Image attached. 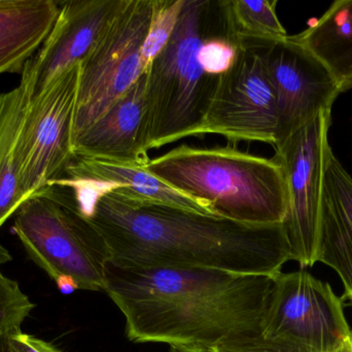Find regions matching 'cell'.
I'll list each match as a JSON object with an SVG mask.
<instances>
[{
    "label": "cell",
    "instance_id": "obj_16",
    "mask_svg": "<svg viewBox=\"0 0 352 352\" xmlns=\"http://www.w3.org/2000/svg\"><path fill=\"white\" fill-rule=\"evenodd\" d=\"M59 10L55 0H0V74H22L51 32Z\"/></svg>",
    "mask_w": 352,
    "mask_h": 352
},
{
    "label": "cell",
    "instance_id": "obj_19",
    "mask_svg": "<svg viewBox=\"0 0 352 352\" xmlns=\"http://www.w3.org/2000/svg\"><path fill=\"white\" fill-rule=\"evenodd\" d=\"M232 39L245 41H278L289 37L276 12L277 1L221 0Z\"/></svg>",
    "mask_w": 352,
    "mask_h": 352
},
{
    "label": "cell",
    "instance_id": "obj_24",
    "mask_svg": "<svg viewBox=\"0 0 352 352\" xmlns=\"http://www.w3.org/2000/svg\"><path fill=\"white\" fill-rule=\"evenodd\" d=\"M10 345L12 352H61L52 343L25 334L21 329L10 332Z\"/></svg>",
    "mask_w": 352,
    "mask_h": 352
},
{
    "label": "cell",
    "instance_id": "obj_13",
    "mask_svg": "<svg viewBox=\"0 0 352 352\" xmlns=\"http://www.w3.org/2000/svg\"><path fill=\"white\" fill-rule=\"evenodd\" d=\"M148 72L94 124L72 143L74 155L146 167Z\"/></svg>",
    "mask_w": 352,
    "mask_h": 352
},
{
    "label": "cell",
    "instance_id": "obj_27",
    "mask_svg": "<svg viewBox=\"0 0 352 352\" xmlns=\"http://www.w3.org/2000/svg\"><path fill=\"white\" fill-rule=\"evenodd\" d=\"M169 352H215V351H210V349H195V347L175 346V345H173V346H170Z\"/></svg>",
    "mask_w": 352,
    "mask_h": 352
},
{
    "label": "cell",
    "instance_id": "obj_7",
    "mask_svg": "<svg viewBox=\"0 0 352 352\" xmlns=\"http://www.w3.org/2000/svg\"><path fill=\"white\" fill-rule=\"evenodd\" d=\"M80 64L29 101L18 145L19 186L25 200L61 177L74 157Z\"/></svg>",
    "mask_w": 352,
    "mask_h": 352
},
{
    "label": "cell",
    "instance_id": "obj_10",
    "mask_svg": "<svg viewBox=\"0 0 352 352\" xmlns=\"http://www.w3.org/2000/svg\"><path fill=\"white\" fill-rule=\"evenodd\" d=\"M332 111L324 112L277 144L275 158L283 165L287 186L283 225L292 260L302 269L316 265L322 209L324 146L329 140Z\"/></svg>",
    "mask_w": 352,
    "mask_h": 352
},
{
    "label": "cell",
    "instance_id": "obj_2",
    "mask_svg": "<svg viewBox=\"0 0 352 352\" xmlns=\"http://www.w3.org/2000/svg\"><path fill=\"white\" fill-rule=\"evenodd\" d=\"M86 218L121 264L275 276L292 260L283 223L248 225L113 191L99 196Z\"/></svg>",
    "mask_w": 352,
    "mask_h": 352
},
{
    "label": "cell",
    "instance_id": "obj_25",
    "mask_svg": "<svg viewBox=\"0 0 352 352\" xmlns=\"http://www.w3.org/2000/svg\"><path fill=\"white\" fill-rule=\"evenodd\" d=\"M58 289L62 295H72L74 291L80 289V285L72 277L67 275H61L55 280Z\"/></svg>",
    "mask_w": 352,
    "mask_h": 352
},
{
    "label": "cell",
    "instance_id": "obj_18",
    "mask_svg": "<svg viewBox=\"0 0 352 352\" xmlns=\"http://www.w3.org/2000/svg\"><path fill=\"white\" fill-rule=\"evenodd\" d=\"M29 101L21 84L0 94V227L25 202L19 186L18 145Z\"/></svg>",
    "mask_w": 352,
    "mask_h": 352
},
{
    "label": "cell",
    "instance_id": "obj_22",
    "mask_svg": "<svg viewBox=\"0 0 352 352\" xmlns=\"http://www.w3.org/2000/svg\"><path fill=\"white\" fill-rule=\"evenodd\" d=\"M237 55V45L230 37H213L203 43L199 62L206 74L219 76L233 68Z\"/></svg>",
    "mask_w": 352,
    "mask_h": 352
},
{
    "label": "cell",
    "instance_id": "obj_4",
    "mask_svg": "<svg viewBox=\"0 0 352 352\" xmlns=\"http://www.w3.org/2000/svg\"><path fill=\"white\" fill-rule=\"evenodd\" d=\"M213 37L233 41L223 1L184 0L170 41L148 72V151L197 136L219 81L199 62L203 43Z\"/></svg>",
    "mask_w": 352,
    "mask_h": 352
},
{
    "label": "cell",
    "instance_id": "obj_23",
    "mask_svg": "<svg viewBox=\"0 0 352 352\" xmlns=\"http://www.w3.org/2000/svg\"><path fill=\"white\" fill-rule=\"evenodd\" d=\"M215 352H314L297 343L266 337L252 339L239 344L223 347Z\"/></svg>",
    "mask_w": 352,
    "mask_h": 352
},
{
    "label": "cell",
    "instance_id": "obj_12",
    "mask_svg": "<svg viewBox=\"0 0 352 352\" xmlns=\"http://www.w3.org/2000/svg\"><path fill=\"white\" fill-rule=\"evenodd\" d=\"M126 3L127 0L60 2L59 14L51 32L22 72L20 84L30 101L91 53Z\"/></svg>",
    "mask_w": 352,
    "mask_h": 352
},
{
    "label": "cell",
    "instance_id": "obj_17",
    "mask_svg": "<svg viewBox=\"0 0 352 352\" xmlns=\"http://www.w3.org/2000/svg\"><path fill=\"white\" fill-rule=\"evenodd\" d=\"M327 66L341 93L352 89V0H337L307 29L291 35Z\"/></svg>",
    "mask_w": 352,
    "mask_h": 352
},
{
    "label": "cell",
    "instance_id": "obj_1",
    "mask_svg": "<svg viewBox=\"0 0 352 352\" xmlns=\"http://www.w3.org/2000/svg\"><path fill=\"white\" fill-rule=\"evenodd\" d=\"M274 276L107 260L104 293L135 343L217 349L260 338Z\"/></svg>",
    "mask_w": 352,
    "mask_h": 352
},
{
    "label": "cell",
    "instance_id": "obj_26",
    "mask_svg": "<svg viewBox=\"0 0 352 352\" xmlns=\"http://www.w3.org/2000/svg\"><path fill=\"white\" fill-rule=\"evenodd\" d=\"M14 330H16V329H14ZM10 332H12V331L0 335V352H12L10 345Z\"/></svg>",
    "mask_w": 352,
    "mask_h": 352
},
{
    "label": "cell",
    "instance_id": "obj_29",
    "mask_svg": "<svg viewBox=\"0 0 352 352\" xmlns=\"http://www.w3.org/2000/svg\"><path fill=\"white\" fill-rule=\"evenodd\" d=\"M335 352H352V338L351 340L347 341L340 349Z\"/></svg>",
    "mask_w": 352,
    "mask_h": 352
},
{
    "label": "cell",
    "instance_id": "obj_20",
    "mask_svg": "<svg viewBox=\"0 0 352 352\" xmlns=\"http://www.w3.org/2000/svg\"><path fill=\"white\" fill-rule=\"evenodd\" d=\"M184 4V0H153L152 20L142 48L144 72L170 41Z\"/></svg>",
    "mask_w": 352,
    "mask_h": 352
},
{
    "label": "cell",
    "instance_id": "obj_5",
    "mask_svg": "<svg viewBox=\"0 0 352 352\" xmlns=\"http://www.w3.org/2000/svg\"><path fill=\"white\" fill-rule=\"evenodd\" d=\"M14 216L12 231L54 281L67 275L80 289L104 291L105 265L111 258L107 243L80 214L67 188L47 186L25 200Z\"/></svg>",
    "mask_w": 352,
    "mask_h": 352
},
{
    "label": "cell",
    "instance_id": "obj_9",
    "mask_svg": "<svg viewBox=\"0 0 352 352\" xmlns=\"http://www.w3.org/2000/svg\"><path fill=\"white\" fill-rule=\"evenodd\" d=\"M276 95L254 45L238 47L233 68L219 76L197 136L215 134L230 144L277 143Z\"/></svg>",
    "mask_w": 352,
    "mask_h": 352
},
{
    "label": "cell",
    "instance_id": "obj_28",
    "mask_svg": "<svg viewBox=\"0 0 352 352\" xmlns=\"http://www.w3.org/2000/svg\"><path fill=\"white\" fill-rule=\"evenodd\" d=\"M12 260V256H10V252L6 249V247L0 244V268H1L2 265L6 264V262H10ZM1 269H0V277L2 276Z\"/></svg>",
    "mask_w": 352,
    "mask_h": 352
},
{
    "label": "cell",
    "instance_id": "obj_11",
    "mask_svg": "<svg viewBox=\"0 0 352 352\" xmlns=\"http://www.w3.org/2000/svg\"><path fill=\"white\" fill-rule=\"evenodd\" d=\"M243 45L258 49L276 95V145L320 114L332 111L341 94L338 83L327 66L291 35L283 41Z\"/></svg>",
    "mask_w": 352,
    "mask_h": 352
},
{
    "label": "cell",
    "instance_id": "obj_14",
    "mask_svg": "<svg viewBox=\"0 0 352 352\" xmlns=\"http://www.w3.org/2000/svg\"><path fill=\"white\" fill-rule=\"evenodd\" d=\"M316 262L330 267L338 274L344 287L342 300L352 306V177L335 155L329 140L324 146Z\"/></svg>",
    "mask_w": 352,
    "mask_h": 352
},
{
    "label": "cell",
    "instance_id": "obj_6",
    "mask_svg": "<svg viewBox=\"0 0 352 352\" xmlns=\"http://www.w3.org/2000/svg\"><path fill=\"white\" fill-rule=\"evenodd\" d=\"M152 14L153 0H127L94 49L80 62L72 143L144 74L142 48Z\"/></svg>",
    "mask_w": 352,
    "mask_h": 352
},
{
    "label": "cell",
    "instance_id": "obj_21",
    "mask_svg": "<svg viewBox=\"0 0 352 352\" xmlns=\"http://www.w3.org/2000/svg\"><path fill=\"white\" fill-rule=\"evenodd\" d=\"M34 304L23 293L18 282L0 277V335L21 329Z\"/></svg>",
    "mask_w": 352,
    "mask_h": 352
},
{
    "label": "cell",
    "instance_id": "obj_15",
    "mask_svg": "<svg viewBox=\"0 0 352 352\" xmlns=\"http://www.w3.org/2000/svg\"><path fill=\"white\" fill-rule=\"evenodd\" d=\"M61 177L88 181L100 196L109 191L118 192L142 202L217 216L209 205L170 187L148 173L144 167L74 155Z\"/></svg>",
    "mask_w": 352,
    "mask_h": 352
},
{
    "label": "cell",
    "instance_id": "obj_8",
    "mask_svg": "<svg viewBox=\"0 0 352 352\" xmlns=\"http://www.w3.org/2000/svg\"><path fill=\"white\" fill-rule=\"evenodd\" d=\"M263 337L297 343L314 352H335L352 338L342 298L307 271L274 276Z\"/></svg>",
    "mask_w": 352,
    "mask_h": 352
},
{
    "label": "cell",
    "instance_id": "obj_3",
    "mask_svg": "<svg viewBox=\"0 0 352 352\" xmlns=\"http://www.w3.org/2000/svg\"><path fill=\"white\" fill-rule=\"evenodd\" d=\"M144 169L182 194L209 205L217 216L248 225L285 222L287 186L283 165L229 146L182 144Z\"/></svg>",
    "mask_w": 352,
    "mask_h": 352
}]
</instances>
